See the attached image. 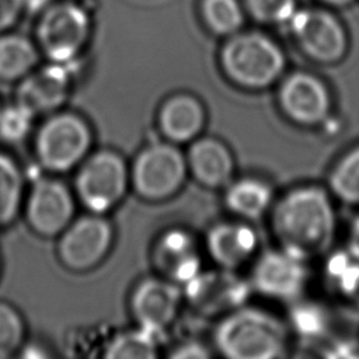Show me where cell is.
Here are the masks:
<instances>
[{
    "label": "cell",
    "mask_w": 359,
    "mask_h": 359,
    "mask_svg": "<svg viewBox=\"0 0 359 359\" xmlns=\"http://www.w3.org/2000/svg\"><path fill=\"white\" fill-rule=\"evenodd\" d=\"M272 230L282 248L306 261L327 255L337 234L332 194L321 185L287 191L272 209Z\"/></svg>",
    "instance_id": "cell-1"
},
{
    "label": "cell",
    "mask_w": 359,
    "mask_h": 359,
    "mask_svg": "<svg viewBox=\"0 0 359 359\" xmlns=\"http://www.w3.org/2000/svg\"><path fill=\"white\" fill-rule=\"evenodd\" d=\"M285 324L258 309L231 310L217 325L215 344L230 359H275L287 353Z\"/></svg>",
    "instance_id": "cell-2"
},
{
    "label": "cell",
    "mask_w": 359,
    "mask_h": 359,
    "mask_svg": "<svg viewBox=\"0 0 359 359\" xmlns=\"http://www.w3.org/2000/svg\"><path fill=\"white\" fill-rule=\"evenodd\" d=\"M226 76L247 90H262L275 84L285 73L286 57L282 48L261 32H236L220 52Z\"/></svg>",
    "instance_id": "cell-3"
},
{
    "label": "cell",
    "mask_w": 359,
    "mask_h": 359,
    "mask_svg": "<svg viewBox=\"0 0 359 359\" xmlns=\"http://www.w3.org/2000/svg\"><path fill=\"white\" fill-rule=\"evenodd\" d=\"M91 142V129L80 115L56 112L39 128L35 151L46 170L63 172L87 157Z\"/></svg>",
    "instance_id": "cell-4"
},
{
    "label": "cell",
    "mask_w": 359,
    "mask_h": 359,
    "mask_svg": "<svg viewBox=\"0 0 359 359\" xmlns=\"http://www.w3.org/2000/svg\"><path fill=\"white\" fill-rule=\"evenodd\" d=\"M287 24L297 48L314 63L337 65L345 59L348 31L330 8H297Z\"/></svg>",
    "instance_id": "cell-5"
},
{
    "label": "cell",
    "mask_w": 359,
    "mask_h": 359,
    "mask_svg": "<svg viewBox=\"0 0 359 359\" xmlns=\"http://www.w3.org/2000/svg\"><path fill=\"white\" fill-rule=\"evenodd\" d=\"M130 181L123 158L111 150L84 158L76 175V194L91 213H107L123 198Z\"/></svg>",
    "instance_id": "cell-6"
},
{
    "label": "cell",
    "mask_w": 359,
    "mask_h": 359,
    "mask_svg": "<svg viewBox=\"0 0 359 359\" xmlns=\"http://www.w3.org/2000/svg\"><path fill=\"white\" fill-rule=\"evenodd\" d=\"M187 171V157L177 146L154 143L136 156L129 174L139 196L147 201H163L181 188Z\"/></svg>",
    "instance_id": "cell-7"
},
{
    "label": "cell",
    "mask_w": 359,
    "mask_h": 359,
    "mask_svg": "<svg viewBox=\"0 0 359 359\" xmlns=\"http://www.w3.org/2000/svg\"><path fill=\"white\" fill-rule=\"evenodd\" d=\"M90 21L87 11L70 1L50 6L38 25L41 50L55 63L73 60L88 38Z\"/></svg>",
    "instance_id": "cell-8"
},
{
    "label": "cell",
    "mask_w": 359,
    "mask_h": 359,
    "mask_svg": "<svg viewBox=\"0 0 359 359\" xmlns=\"http://www.w3.org/2000/svg\"><path fill=\"white\" fill-rule=\"evenodd\" d=\"M278 105L290 122L313 128L325 123L331 116L332 95L320 76L297 70L280 81Z\"/></svg>",
    "instance_id": "cell-9"
},
{
    "label": "cell",
    "mask_w": 359,
    "mask_h": 359,
    "mask_svg": "<svg viewBox=\"0 0 359 359\" xmlns=\"http://www.w3.org/2000/svg\"><path fill=\"white\" fill-rule=\"evenodd\" d=\"M112 226L98 213L72 220L60 233L57 254L60 262L76 272L97 266L112 244Z\"/></svg>",
    "instance_id": "cell-10"
},
{
    "label": "cell",
    "mask_w": 359,
    "mask_h": 359,
    "mask_svg": "<svg viewBox=\"0 0 359 359\" xmlns=\"http://www.w3.org/2000/svg\"><path fill=\"white\" fill-rule=\"evenodd\" d=\"M252 286L264 296L282 302H294L309 282L307 261L279 247L268 250L254 264Z\"/></svg>",
    "instance_id": "cell-11"
},
{
    "label": "cell",
    "mask_w": 359,
    "mask_h": 359,
    "mask_svg": "<svg viewBox=\"0 0 359 359\" xmlns=\"http://www.w3.org/2000/svg\"><path fill=\"white\" fill-rule=\"evenodd\" d=\"M25 210L27 222L36 234L53 237L73 220L74 201L63 182L45 178L32 185Z\"/></svg>",
    "instance_id": "cell-12"
},
{
    "label": "cell",
    "mask_w": 359,
    "mask_h": 359,
    "mask_svg": "<svg viewBox=\"0 0 359 359\" xmlns=\"http://www.w3.org/2000/svg\"><path fill=\"white\" fill-rule=\"evenodd\" d=\"M180 304L181 292L167 278H147L130 296V311L139 327L157 335L174 321Z\"/></svg>",
    "instance_id": "cell-13"
},
{
    "label": "cell",
    "mask_w": 359,
    "mask_h": 359,
    "mask_svg": "<svg viewBox=\"0 0 359 359\" xmlns=\"http://www.w3.org/2000/svg\"><path fill=\"white\" fill-rule=\"evenodd\" d=\"M247 294L245 282L224 268L219 272H199L187 282L188 300L196 310L208 316L238 309Z\"/></svg>",
    "instance_id": "cell-14"
},
{
    "label": "cell",
    "mask_w": 359,
    "mask_h": 359,
    "mask_svg": "<svg viewBox=\"0 0 359 359\" xmlns=\"http://www.w3.org/2000/svg\"><path fill=\"white\" fill-rule=\"evenodd\" d=\"M70 91V76L65 63H52L32 70L20 80L15 102L25 107L34 115L55 112L66 101Z\"/></svg>",
    "instance_id": "cell-15"
},
{
    "label": "cell",
    "mask_w": 359,
    "mask_h": 359,
    "mask_svg": "<svg viewBox=\"0 0 359 359\" xmlns=\"http://www.w3.org/2000/svg\"><path fill=\"white\" fill-rule=\"evenodd\" d=\"M153 257L156 266L163 275L175 283L189 282L201 269L195 241L182 230L164 233L154 247Z\"/></svg>",
    "instance_id": "cell-16"
},
{
    "label": "cell",
    "mask_w": 359,
    "mask_h": 359,
    "mask_svg": "<svg viewBox=\"0 0 359 359\" xmlns=\"http://www.w3.org/2000/svg\"><path fill=\"white\" fill-rule=\"evenodd\" d=\"M187 165L198 182L209 188H220L230 182L234 160L227 146L215 137L194 139Z\"/></svg>",
    "instance_id": "cell-17"
},
{
    "label": "cell",
    "mask_w": 359,
    "mask_h": 359,
    "mask_svg": "<svg viewBox=\"0 0 359 359\" xmlns=\"http://www.w3.org/2000/svg\"><path fill=\"white\" fill-rule=\"evenodd\" d=\"M254 229L244 223H219L208 234V251L224 269H236L247 262L257 248Z\"/></svg>",
    "instance_id": "cell-18"
},
{
    "label": "cell",
    "mask_w": 359,
    "mask_h": 359,
    "mask_svg": "<svg viewBox=\"0 0 359 359\" xmlns=\"http://www.w3.org/2000/svg\"><path fill=\"white\" fill-rule=\"evenodd\" d=\"M205 125V109L198 98L175 94L165 100L158 111V128L172 143H185L198 137Z\"/></svg>",
    "instance_id": "cell-19"
},
{
    "label": "cell",
    "mask_w": 359,
    "mask_h": 359,
    "mask_svg": "<svg viewBox=\"0 0 359 359\" xmlns=\"http://www.w3.org/2000/svg\"><path fill=\"white\" fill-rule=\"evenodd\" d=\"M324 276L332 294L359 311V259L346 250L335 251L325 261Z\"/></svg>",
    "instance_id": "cell-20"
},
{
    "label": "cell",
    "mask_w": 359,
    "mask_h": 359,
    "mask_svg": "<svg viewBox=\"0 0 359 359\" xmlns=\"http://www.w3.org/2000/svg\"><path fill=\"white\" fill-rule=\"evenodd\" d=\"M224 202L233 213L252 220L261 217L271 208L273 192L262 180L243 178L229 185Z\"/></svg>",
    "instance_id": "cell-21"
},
{
    "label": "cell",
    "mask_w": 359,
    "mask_h": 359,
    "mask_svg": "<svg viewBox=\"0 0 359 359\" xmlns=\"http://www.w3.org/2000/svg\"><path fill=\"white\" fill-rule=\"evenodd\" d=\"M38 62L36 46L24 35H0V80L17 81L29 74Z\"/></svg>",
    "instance_id": "cell-22"
},
{
    "label": "cell",
    "mask_w": 359,
    "mask_h": 359,
    "mask_svg": "<svg viewBox=\"0 0 359 359\" xmlns=\"http://www.w3.org/2000/svg\"><path fill=\"white\" fill-rule=\"evenodd\" d=\"M327 188L334 199L359 206V144L346 150L330 168Z\"/></svg>",
    "instance_id": "cell-23"
},
{
    "label": "cell",
    "mask_w": 359,
    "mask_h": 359,
    "mask_svg": "<svg viewBox=\"0 0 359 359\" xmlns=\"http://www.w3.org/2000/svg\"><path fill=\"white\" fill-rule=\"evenodd\" d=\"M290 323L297 335L309 344L323 348L332 339L330 335L332 317L323 306L313 302H297L290 313Z\"/></svg>",
    "instance_id": "cell-24"
},
{
    "label": "cell",
    "mask_w": 359,
    "mask_h": 359,
    "mask_svg": "<svg viewBox=\"0 0 359 359\" xmlns=\"http://www.w3.org/2000/svg\"><path fill=\"white\" fill-rule=\"evenodd\" d=\"M24 178L18 164L0 151V227L10 224L21 206Z\"/></svg>",
    "instance_id": "cell-25"
},
{
    "label": "cell",
    "mask_w": 359,
    "mask_h": 359,
    "mask_svg": "<svg viewBox=\"0 0 359 359\" xmlns=\"http://www.w3.org/2000/svg\"><path fill=\"white\" fill-rule=\"evenodd\" d=\"M157 334L139 327L116 335L108 345L109 359H150L157 355Z\"/></svg>",
    "instance_id": "cell-26"
},
{
    "label": "cell",
    "mask_w": 359,
    "mask_h": 359,
    "mask_svg": "<svg viewBox=\"0 0 359 359\" xmlns=\"http://www.w3.org/2000/svg\"><path fill=\"white\" fill-rule=\"evenodd\" d=\"M202 14L209 29L217 35L238 32L244 21L238 0H203Z\"/></svg>",
    "instance_id": "cell-27"
},
{
    "label": "cell",
    "mask_w": 359,
    "mask_h": 359,
    "mask_svg": "<svg viewBox=\"0 0 359 359\" xmlns=\"http://www.w3.org/2000/svg\"><path fill=\"white\" fill-rule=\"evenodd\" d=\"M25 325L18 310L0 300V359L14 356L22 346Z\"/></svg>",
    "instance_id": "cell-28"
},
{
    "label": "cell",
    "mask_w": 359,
    "mask_h": 359,
    "mask_svg": "<svg viewBox=\"0 0 359 359\" xmlns=\"http://www.w3.org/2000/svg\"><path fill=\"white\" fill-rule=\"evenodd\" d=\"M34 114L18 102L0 109V137L7 142H20L31 130Z\"/></svg>",
    "instance_id": "cell-29"
},
{
    "label": "cell",
    "mask_w": 359,
    "mask_h": 359,
    "mask_svg": "<svg viewBox=\"0 0 359 359\" xmlns=\"http://www.w3.org/2000/svg\"><path fill=\"white\" fill-rule=\"evenodd\" d=\"M248 13L259 22L285 24L297 11V0H244Z\"/></svg>",
    "instance_id": "cell-30"
},
{
    "label": "cell",
    "mask_w": 359,
    "mask_h": 359,
    "mask_svg": "<svg viewBox=\"0 0 359 359\" xmlns=\"http://www.w3.org/2000/svg\"><path fill=\"white\" fill-rule=\"evenodd\" d=\"M22 8L24 0H0V32L14 25Z\"/></svg>",
    "instance_id": "cell-31"
},
{
    "label": "cell",
    "mask_w": 359,
    "mask_h": 359,
    "mask_svg": "<svg viewBox=\"0 0 359 359\" xmlns=\"http://www.w3.org/2000/svg\"><path fill=\"white\" fill-rule=\"evenodd\" d=\"M206 356H209V352L205 349L203 345L198 342L184 344L171 353V358H177V359H199Z\"/></svg>",
    "instance_id": "cell-32"
},
{
    "label": "cell",
    "mask_w": 359,
    "mask_h": 359,
    "mask_svg": "<svg viewBox=\"0 0 359 359\" xmlns=\"http://www.w3.org/2000/svg\"><path fill=\"white\" fill-rule=\"evenodd\" d=\"M345 250L355 258L359 259V215H356L349 223L346 231Z\"/></svg>",
    "instance_id": "cell-33"
},
{
    "label": "cell",
    "mask_w": 359,
    "mask_h": 359,
    "mask_svg": "<svg viewBox=\"0 0 359 359\" xmlns=\"http://www.w3.org/2000/svg\"><path fill=\"white\" fill-rule=\"evenodd\" d=\"M318 1L328 8H341V7L349 6L355 0H318Z\"/></svg>",
    "instance_id": "cell-34"
},
{
    "label": "cell",
    "mask_w": 359,
    "mask_h": 359,
    "mask_svg": "<svg viewBox=\"0 0 359 359\" xmlns=\"http://www.w3.org/2000/svg\"><path fill=\"white\" fill-rule=\"evenodd\" d=\"M46 3L48 0H24V7H29L31 10H35V8H41Z\"/></svg>",
    "instance_id": "cell-35"
},
{
    "label": "cell",
    "mask_w": 359,
    "mask_h": 359,
    "mask_svg": "<svg viewBox=\"0 0 359 359\" xmlns=\"http://www.w3.org/2000/svg\"><path fill=\"white\" fill-rule=\"evenodd\" d=\"M0 109H1V105H0Z\"/></svg>",
    "instance_id": "cell-36"
}]
</instances>
